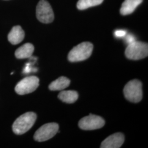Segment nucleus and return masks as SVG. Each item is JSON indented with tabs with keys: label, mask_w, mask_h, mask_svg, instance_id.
<instances>
[{
	"label": "nucleus",
	"mask_w": 148,
	"mask_h": 148,
	"mask_svg": "<svg viewBox=\"0 0 148 148\" xmlns=\"http://www.w3.org/2000/svg\"><path fill=\"white\" fill-rule=\"evenodd\" d=\"M104 0H79L77 7L79 10H84L91 7L99 5Z\"/></svg>",
	"instance_id": "15"
},
{
	"label": "nucleus",
	"mask_w": 148,
	"mask_h": 148,
	"mask_svg": "<svg viewBox=\"0 0 148 148\" xmlns=\"http://www.w3.org/2000/svg\"><path fill=\"white\" fill-rule=\"evenodd\" d=\"M25 36V33L20 26L13 27L8 35L9 42L12 45H17L21 42Z\"/></svg>",
	"instance_id": "10"
},
{
	"label": "nucleus",
	"mask_w": 148,
	"mask_h": 148,
	"mask_svg": "<svg viewBox=\"0 0 148 148\" xmlns=\"http://www.w3.org/2000/svg\"><path fill=\"white\" fill-rule=\"evenodd\" d=\"M123 94L128 101L138 103L143 97L142 84L138 79L129 81L123 88Z\"/></svg>",
	"instance_id": "4"
},
{
	"label": "nucleus",
	"mask_w": 148,
	"mask_h": 148,
	"mask_svg": "<svg viewBox=\"0 0 148 148\" xmlns=\"http://www.w3.org/2000/svg\"><path fill=\"white\" fill-rule=\"evenodd\" d=\"M39 86V79L35 76L27 77L20 81L15 87L16 93L24 95L33 92Z\"/></svg>",
	"instance_id": "5"
},
{
	"label": "nucleus",
	"mask_w": 148,
	"mask_h": 148,
	"mask_svg": "<svg viewBox=\"0 0 148 148\" xmlns=\"http://www.w3.org/2000/svg\"><path fill=\"white\" fill-rule=\"evenodd\" d=\"M59 125L57 123H48L39 128L35 133L34 138L39 142H45L53 137L58 132Z\"/></svg>",
	"instance_id": "6"
},
{
	"label": "nucleus",
	"mask_w": 148,
	"mask_h": 148,
	"mask_svg": "<svg viewBox=\"0 0 148 148\" xmlns=\"http://www.w3.org/2000/svg\"><path fill=\"white\" fill-rule=\"evenodd\" d=\"M135 41H136L135 37H134L133 35H127V37L126 38V41L128 43V45L130 44V43L133 42Z\"/></svg>",
	"instance_id": "17"
},
{
	"label": "nucleus",
	"mask_w": 148,
	"mask_h": 148,
	"mask_svg": "<svg viewBox=\"0 0 148 148\" xmlns=\"http://www.w3.org/2000/svg\"><path fill=\"white\" fill-rule=\"evenodd\" d=\"M93 49L92 43L84 42L74 47L69 52L68 58L70 62H78L88 58Z\"/></svg>",
	"instance_id": "2"
},
{
	"label": "nucleus",
	"mask_w": 148,
	"mask_h": 148,
	"mask_svg": "<svg viewBox=\"0 0 148 148\" xmlns=\"http://www.w3.org/2000/svg\"><path fill=\"white\" fill-rule=\"evenodd\" d=\"M36 118V114L33 112H27L21 115L13 124V132L18 135L27 132L33 126Z\"/></svg>",
	"instance_id": "1"
},
{
	"label": "nucleus",
	"mask_w": 148,
	"mask_h": 148,
	"mask_svg": "<svg viewBox=\"0 0 148 148\" xmlns=\"http://www.w3.org/2000/svg\"><path fill=\"white\" fill-rule=\"evenodd\" d=\"M125 141L124 135L121 133H116L106 138L101 144V148H119Z\"/></svg>",
	"instance_id": "9"
},
{
	"label": "nucleus",
	"mask_w": 148,
	"mask_h": 148,
	"mask_svg": "<svg viewBox=\"0 0 148 148\" xmlns=\"http://www.w3.org/2000/svg\"><path fill=\"white\" fill-rule=\"evenodd\" d=\"M70 84V80L69 79L61 76L49 85V89L51 90H61L67 88Z\"/></svg>",
	"instance_id": "13"
},
{
	"label": "nucleus",
	"mask_w": 148,
	"mask_h": 148,
	"mask_svg": "<svg viewBox=\"0 0 148 148\" xmlns=\"http://www.w3.org/2000/svg\"><path fill=\"white\" fill-rule=\"evenodd\" d=\"M34 51V47L32 43H27L16 50L15 56L17 58H28L32 57Z\"/></svg>",
	"instance_id": "12"
},
{
	"label": "nucleus",
	"mask_w": 148,
	"mask_h": 148,
	"mask_svg": "<svg viewBox=\"0 0 148 148\" xmlns=\"http://www.w3.org/2000/svg\"><path fill=\"white\" fill-rule=\"evenodd\" d=\"M104 125L105 121L102 117L92 114L84 117L79 122V128L84 130H95L103 127Z\"/></svg>",
	"instance_id": "8"
},
{
	"label": "nucleus",
	"mask_w": 148,
	"mask_h": 148,
	"mask_svg": "<svg viewBox=\"0 0 148 148\" xmlns=\"http://www.w3.org/2000/svg\"><path fill=\"white\" fill-rule=\"evenodd\" d=\"M60 100L66 103H74L77 100L79 95L75 90H63L62 91L58 96Z\"/></svg>",
	"instance_id": "14"
},
{
	"label": "nucleus",
	"mask_w": 148,
	"mask_h": 148,
	"mask_svg": "<svg viewBox=\"0 0 148 148\" xmlns=\"http://www.w3.org/2000/svg\"><path fill=\"white\" fill-rule=\"evenodd\" d=\"M125 56L127 58L134 60L148 57V43L135 41L128 44L125 50Z\"/></svg>",
	"instance_id": "3"
},
{
	"label": "nucleus",
	"mask_w": 148,
	"mask_h": 148,
	"mask_svg": "<svg viewBox=\"0 0 148 148\" xmlns=\"http://www.w3.org/2000/svg\"><path fill=\"white\" fill-rule=\"evenodd\" d=\"M36 16L42 23L48 24L54 20V13L52 7L46 0H40L36 7Z\"/></svg>",
	"instance_id": "7"
},
{
	"label": "nucleus",
	"mask_w": 148,
	"mask_h": 148,
	"mask_svg": "<svg viewBox=\"0 0 148 148\" xmlns=\"http://www.w3.org/2000/svg\"><path fill=\"white\" fill-rule=\"evenodd\" d=\"M142 2L143 0H125L120 9L121 14L126 16L132 13Z\"/></svg>",
	"instance_id": "11"
},
{
	"label": "nucleus",
	"mask_w": 148,
	"mask_h": 148,
	"mask_svg": "<svg viewBox=\"0 0 148 148\" xmlns=\"http://www.w3.org/2000/svg\"><path fill=\"white\" fill-rule=\"evenodd\" d=\"M127 32L123 30H116L114 33L115 36L116 37H123L126 36Z\"/></svg>",
	"instance_id": "16"
}]
</instances>
